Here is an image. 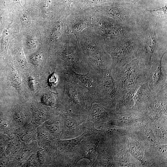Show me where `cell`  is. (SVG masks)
I'll use <instances>...</instances> for the list:
<instances>
[{"label": "cell", "instance_id": "6da1fadb", "mask_svg": "<svg viewBox=\"0 0 167 167\" xmlns=\"http://www.w3.org/2000/svg\"><path fill=\"white\" fill-rule=\"evenodd\" d=\"M76 36L90 68L99 73L111 69L112 58L101 37L90 27L85 28Z\"/></svg>", "mask_w": 167, "mask_h": 167}, {"label": "cell", "instance_id": "7a4b0ae2", "mask_svg": "<svg viewBox=\"0 0 167 167\" xmlns=\"http://www.w3.org/2000/svg\"><path fill=\"white\" fill-rule=\"evenodd\" d=\"M157 25L147 20L138 32L139 47L137 59L139 63L146 70L152 66V61L163 57L167 53V39L158 37Z\"/></svg>", "mask_w": 167, "mask_h": 167}, {"label": "cell", "instance_id": "3957f363", "mask_svg": "<svg viewBox=\"0 0 167 167\" xmlns=\"http://www.w3.org/2000/svg\"><path fill=\"white\" fill-rule=\"evenodd\" d=\"M61 75L63 82L61 110L88 115L93 102L88 89L65 71H62Z\"/></svg>", "mask_w": 167, "mask_h": 167}, {"label": "cell", "instance_id": "277c9868", "mask_svg": "<svg viewBox=\"0 0 167 167\" xmlns=\"http://www.w3.org/2000/svg\"><path fill=\"white\" fill-rule=\"evenodd\" d=\"M90 28L103 38L106 45L109 46L125 42L138 32L123 27L113 19L94 11Z\"/></svg>", "mask_w": 167, "mask_h": 167}, {"label": "cell", "instance_id": "5b68a950", "mask_svg": "<svg viewBox=\"0 0 167 167\" xmlns=\"http://www.w3.org/2000/svg\"><path fill=\"white\" fill-rule=\"evenodd\" d=\"M93 9L95 12L113 19L120 25L138 31L147 20L143 11L136 10L128 5L113 3Z\"/></svg>", "mask_w": 167, "mask_h": 167}, {"label": "cell", "instance_id": "8992f818", "mask_svg": "<svg viewBox=\"0 0 167 167\" xmlns=\"http://www.w3.org/2000/svg\"><path fill=\"white\" fill-rule=\"evenodd\" d=\"M58 51V59L62 70L68 67L81 74L89 71L88 62L75 35L68 34Z\"/></svg>", "mask_w": 167, "mask_h": 167}, {"label": "cell", "instance_id": "52a82bcc", "mask_svg": "<svg viewBox=\"0 0 167 167\" xmlns=\"http://www.w3.org/2000/svg\"><path fill=\"white\" fill-rule=\"evenodd\" d=\"M145 71L137 58L124 66L111 69L112 75L118 88L136 91L140 85L147 83Z\"/></svg>", "mask_w": 167, "mask_h": 167}, {"label": "cell", "instance_id": "ba28073f", "mask_svg": "<svg viewBox=\"0 0 167 167\" xmlns=\"http://www.w3.org/2000/svg\"><path fill=\"white\" fill-rule=\"evenodd\" d=\"M139 47L138 34L128 41L115 45L105 46L112 60L111 69L125 66L137 58Z\"/></svg>", "mask_w": 167, "mask_h": 167}, {"label": "cell", "instance_id": "9c48e42d", "mask_svg": "<svg viewBox=\"0 0 167 167\" xmlns=\"http://www.w3.org/2000/svg\"><path fill=\"white\" fill-rule=\"evenodd\" d=\"M61 114L63 128L61 137L63 140L77 137L87 129L93 127L87 114H78L62 110Z\"/></svg>", "mask_w": 167, "mask_h": 167}, {"label": "cell", "instance_id": "30bf717a", "mask_svg": "<svg viewBox=\"0 0 167 167\" xmlns=\"http://www.w3.org/2000/svg\"><path fill=\"white\" fill-rule=\"evenodd\" d=\"M118 90L116 82L111 75V69L106 70L97 91L94 102L107 108L113 109L116 105Z\"/></svg>", "mask_w": 167, "mask_h": 167}, {"label": "cell", "instance_id": "8fae6325", "mask_svg": "<svg viewBox=\"0 0 167 167\" xmlns=\"http://www.w3.org/2000/svg\"><path fill=\"white\" fill-rule=\"evenodd\" d=\"M95 134L85 137L69 153L71 166L77 165L79 161L84 158L89 161L91 165H93L96 158L98 143L94 137Z\"/></svg>", "mask_w": 167, "mask_h": 167}, {"label": "cell", "instance_id": "7c38bea8", "mask_svg": "<svg viewBox=\"0 0 167 167\" xmlns=\"http://www.w3.org/2000/svg\"><path fill=\"white\" fill-rule=\"evenodd\" d=\"M94 13L93 8L73 9L66 18L67 34L76 36L85 28L90 27Z\"/></svg>", "mask_w": 167, "mask_h": 167}, {"label": "cell", "instance_id": "4fadbf2b", "mask_svg": "<svg viewBox=\"0 0 167 167\" xmlns=\"http://www.w3.org/2000/svg\"><path fill=\"white\" fill-rule=\"evenodd\" d=\"M163 57L153 60L150 68L145 71L146 83L156 93L167 85V62L163 63Z\"/></svg>", "mask_w": 167, "mask_h": 167}, {"label": "cell", "instance_id": "5bb4252c", "mask_svg": "<svg viewBox=\"0 0 167 167\" xmlns=\"http://www.w3.org/2000/svg\"><path fill=\"white\" fill-rule=\"evenodd\" d=\"M65 71L88 89L93 102L97 91L102 80L104 73H97L92 68H90L89 71L86 74H79L68 67L65 68Z\"/></svg>", "mask_w": 167, "mask_h": 167}, {"label": "cell", "instance_id": "9a60e30c", "mask_svg": "<svg viewBox=\"0 0 167 167\" xmlns=\"http://www.w3.org/2000/svg\"><path fill=\"white\" fill-rule=\"evenodd\" d=\"M67 15L66 9L63 7L57 19L50 27L49 37L50 44H55L58 49L68 34L66 24Z\"/></svg>", "mask_w": 167, "mask_h": 167}, {"label": "cell", "instance_id": "2e32d148", "mask_svg": "<svg viewBox=\"0 0 167 167\" xmlns=\"http://www.w3.org/2000/svg\"><path fill=\"white\" fill-rule=\"evenodd\" d=\"M156 95L157 93L152 90L147 83L140 85L133 97L135 102L134 108L141 110L151 105L155 100Z\"/></svg>", "mask_w": 167, "mask_h": 167}, {"label": "cell", "instance_id": "e0dca14e", "mask_svg": "<svg viewBox=\"0 0 167 167\" xmlns=\"http://www.w3.org/2000/svg\"><path fill=\"white\" fill-rule=\"evenodd\" d=\"M143 12L147 19L157 24L158 29L161 30L163 28L167 30V4L159 9L153 10L146 9Z\"/></svg>", "mask_w": 167, "mask_h": 167}, {"label": "cell", "instance_id": "ac0fdd59", "mask_svg": "<svg viewBox=\"0 0 167 167\" xmlns=\"http://www.w3.org/2000/svg\"><path fill=\"white\" fill-rule=\"evenodd\" d=\"M111 114V109L105 107L99 103L94 102L91 105L88 116L89 121L95 126L97 123L107 118Z\"/></svg>", "mask_w": 167, "mask_h": 167}, {"label": "cell", "instance_id": "d6986e66", "mask_svg": "<svg viewBox=\"0 0 167 167\" xmlns=\"http://www.w3.org/2000/svg\"><path fill=\"white\" fill-rule=\"evenodd\" d=\"M97 132L95 128L87 129L80 135L73 138L63 140L60 142V146L63 152H71L85 137Z\"/></svg>", "mask_w": 167, "mask_h": 167}, {"label": "cell", "instance_id": "ffe728a7", "mask_svg": "<svg viewBox=\"0 0 167 167\" xmlns=\"http://www.w3.org/2000/svg\"><path fill=\"white\" fill-rule=\"evenodd\" d=\"M118 89L116 105L117 109L122 110L131 107L133 103V97L136 91L133 90Z\"/></svg>", "mask_w": 167, "mask_h": 167}, {"label": "cell", "instance_id": "44dd1931", "mask_svg": "<svg viewBox=\"0 0 167 167\" xmlns=\"http://www.w3.org/2000/svg\"><path fill=\"white\" fill-rule=\"evenodd\" d=\"M111 1L112 0H74L72 7L79 10L91 9Z\"/></svg>", "mask_w": 167, "mask_h": 167}, {"label": "cell", "instance_id": "7402d4cb", "mask_svg": "<svg viewBox=\"0 0 167 167\" xmlns=\"http://www.w3.org/2000/svg\"><path fill=\"white\" fill-rule=\"evenodd\" d=\"M56 96V94L53 93H47L43 97V102L47 105L53 106L55 104Z\"/></svg>", "mask_w": 167, "mask_h": 167}, {"label": "cell", "instance_id": "603a6c76", "mask_svg": "<svg viewBox=\"0 0 167 167\" xmlns=\"http://www.w3.org/2000/svg\"><path fill=\"white\" fill-rule=\"evenodd\" d=\"M59 2L61 5L63 6L66 11L67 14L72 10L71 4L73 3L72 0H58Z\"/></svg>", "mask_w": 167, "mask_h": 167}, {"label": "cell", "instance_id": "cb8c5ba5", "mask_svg": "<svg viewBox=\"0 0 167 167\" xmlns=\"http://www.w3.org/2000/svg\"><path fill=\"white\" fill-rule=\"evenodd\" d=\"M10 79L11 83L14 85L19 86L21 83V79L19 75L14 72L11 73Z\"/></svg>", "mask_w": 167, "mask_h": 167}, {"label": "cell", "instance_id": "d4e9b609", "mask_svg": "<svg viewBox=\"0 0 167 167\" xmlns=\"http://www.w3.org/2000/svg\"><path fill=\"white\" fill-rule=\"evenodd\" d=\"M55 71L56 68L54 72L51 75L49 79V82L51 87L56 86L59 81L58 76L56 73Z\"/></svg>", "mask_w": 167, "mask_h": 167}, {"label": "cell", "instance_id": "484cf974", "mask_svg": "<svg viewBox=\"0 0 167 167\" xmlns=\"http://www.w3.org/2000/svg\"><path fill=\"white\" fill-rule=\"evenodd\" d=\"M31 62L34 64H40L42 62V56L40 54H35L32 55L30 58Z\"/></svg>", "mask_w": 167, "mask_h": 167}, {"label": "cell", "instance_id": "4316f807", "mask_svg": "<svg viewBox=\"0 0 167 167\" xmlns=\"http://www.w3.org/2000/svg\"><path fill=\"white\" fill-rule=\"evenodd\" d=\"M146 135L148 139L151 142H154L156 140L154 135L152 131L150 129L146 131Z\"/></svg>", "mask_w": 167, "mask_h": 167}, {"label": "cell", "instance_id": "83f0119b", "mask_svg": "<svg viewBox=\"0 0 167 167\" xmlns=\"http://www.w3.org/2000/svg\"><path fill=\"white\" fill-rule=\"evenodd\" d=\"M22 21L25 25H28L30 24L31 20L29 16L25 15L22 17Z\"/></svg>", "mask_w": 167, "mask_h": 167}, {"label": "cell", "instance_id": "f1b7e54d", "mask_svg": "<svg viewBox=\"0 0 167 167\" xmlns=\"http://www.w3.org/2000/svg\"><path fill=\"white\" fill-rule=\"evenodd\" d=\"M131 152L135 156L138 158L142 156V154L139 151L134 147H131Z\"/></svg>", "mask_w": 167, "mask_h": 167}, {"label": "cell", "instance_id": "f546056e", "mask_svg": "<svg viewBox=\"0 0 167 167\" xmlns=\"http://www.w3.org/2000/svg\"><path fill=\"white\" fill-rule=\"evenodd\" d=\"M35 41L32 38H30L28 40V44L31 48L35 47L36 44Z\"/></svg>", "mask_w": 167, "mask_h": 167}, {"label": "cell", "instance_id": "4dcf8cb0", "mask_svg": "<svg viewBox=\"0 0 167 167\" xmlns=\"http://www.w3.org/2000/svg\"><path fill=\"white\" fill-rule=\"evenodd\" d=\"M159 150L162 153L165 154L167 153V148L165 146H160L158 148Z\"/></svg>", "mask_w": 167, "mask_h": 167}, {"label": "cell", "instance_id": "1f68e13d", "mask_svg": "<svg viewBox=\"0 0 167 167\" xmlns=\"http://www.w3.org/2000/svg\"><path fill=\"white\" fill-rule=\"evenodd\" d=\"M127 3H131V4H134L139 0H126Z\"/></svg>", "mask_w": 167, "mask_h": 167}]
</instances>
